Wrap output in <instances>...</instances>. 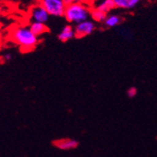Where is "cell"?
Wrapping results in <instances>:
<instances>
[{
	"label": "cell",
	"instance_id": "12",
	"mask_svg": "<svg viewBox=\"0 0 157 157\" xmlns=\"http://www.w3.org/2000/svg\"><path fill=\"white\" fill-rule=\"evenodd\" d=\"M107 14L99 10H96V9H91L90 10V17H91V20L95 23H104L105 17H106Z\"/></svg>",
	"mask_w": 157,
	"mask_h": 157
},
{
	"label": "cell",
	"instance_id": "17",
	"mask_svg": "<svg viewBox=\"0 0 157 157\" xmlns=\"http://www.w3.org/2000/svg\"><path fill=\"white\" fill-rule=\"evenodd\" d=\"M10 0H0V2H2V3H7V2H10Z\"/></svg>",
	"mask_w": 157,
	"mask_h": 157
},
{
	"label": "cell",
	"instance_id": "3",
	"mask_svg": "<svg viewBox=\"0 0 157 157\" xmlns=\"http://www.w3.org/2000/svg\"><path fill=\"white\" fill-rule=\"evenodd\" d=\"M39 4L44 7L50 16H63L66 5L63 0H39Z\"/></svg>",
	"mask_w": 157,
	"mask_h": 157
},
{
	"label": "cell",
	"instance_id": "15",
	"mask_svg": "<svg viewBox=\"0 0 157 157\" xmlns=\"http://www.w3.org/2000/svg\"><path fill=\"white\" fill-rule=\"evenodd\" d=\"M63 2H64V4H65L66 6H68V5H70V4L74 3V2H75V0H63Z\"/></svg>",
	"mask_w": 157,
	"mask_h": 157
},
{
	"label": "cell",
	"instance_id": "11",
	"mask_svg": "<svg viewBox=\"0 0 157 157\" xmlns=\"http://www.w3.org/2000/svg\"><path fill=\"white\" fill-rule=\"evenodd\" d=\"M30 30L37 36L40 37L42 34H44L48 32V27L46 24H42V23H38V22H31L30 25Z\"/></svg>",
	"mask_w": 157,
	"mask_h": 157
},
{
	"label": "cell",
	"instance_id": "16",
	"mask_svg": "<svg viewBox=\"0 0 157 157\" xmlns=\"http://www.w3.org/2000/svg\"><path fill=\"white\" fill-rule=\"evenodd\" d=\"M2 45H3V39H2L1 35H0V49L2 48Z\"/></svg>",
	"mask_w": 157,
	"mask_h": 157
},
{
	"label": "cell",
	"instance_id": "18",
	"mask_svg": "<svg viewBox=\"0 0 157 157\" xmlns=\"http://www.w3.org/2000/svg\"><path fill=\"white\" fill-rule=\"evenodd\" d=\"M0 30H1V25H0Z\"/></svg>",
	"mask_w": 157,
	"mask_h": 157
},
{
	"label": "cell",
	"instance_id": "14",
	"mask_svg": "<svg viewBox=\"0 0 157 157\" xmlns=\"http://www.w3.org/2000/svg\"><path fill=\"white\" fill-rule=\"evenodd\" d=\"M1 59L3 60V61H10L11 59H12V55L10 54V53H7V54H5L4 56H2V58H1Z\"/></svg>",
	"mask_w": 157,
	"mask_h": 157
},
{
	"label": "cell",
	"instance_id": "5",
	"mask_svg": "<svg viewBox=\"0 0 157 157\" xmlns=\"http://www.w3.org/2000/svg\"><path fill=\"white\" fill-rule=\"evenodd\" d=\"M74 29L76 38H83L92 34L96 29V25L95 22L88 19L79 24H76L75 26L74 27Z\"/></svg>",
	"mask_w": 157,
	"mask_h": 157
},
{
	"label": "cell",
	"instance_id": "7",
	"mask_svg": "<svg viewBox=\"0 0 157 157\" xmlns=\"http://www.w3.org/2000/svg\"><path fill=\"white\" fill-rule=\"evenodd\" d=\"M140 0H113L114 6L116 9L124 10H130L135 9Z\"/></svg>",
	"mask_w": 157,
	"mask_h": 157
},
{
	"label": "cell",
	"instance_id": "2",
	"mask_svg": "<svg viewBox=\"0 0 157 157\" xmlns=\"http://www.w3.org/2000/svg\"><path fill=\"white\" fill-rule=\"evenodd\" d=\"M91 8L83 2H74L66 6L63 16L71 24H79L88 20L90 16Z\"/></svg>",
	"mask_w": 157,
	"mask_h": 157
},
{
	"label": "cell",
	"instance_id": "4",
	"mask_svg": "<svg viewBox=\"0 0 157 157\" xmlns=\"http://www.w3.org/2000/svg\"><path fill=\"white\" fill-rule=\"evenodd\" d=\"M49 17H50L49 13L39 3L32 6L29 10V18L31 22L46 24L49 21Z\"/></svg>",
	"mask_w": 157,
	"mask_h": 157
},
{
	"label": "cell",
	"instance_id": "10",
	"mask_svg": "<svg viewBox=\"0 0 157 157\" xmlns=\"http://www.w3.org/2000/svg\"><path fill=\"white\" fill-rule=\"evenodd\" d=\"M121 21H122L121 17L118 15V14H107L103 24L105 27L112 28L119 25L121 23Z\"/></svg>",
	"mask_w": 157,
	"mask_h": 157
},
{
	"label": "cell",
	"instance_id": "9",
	"mask_svg": "<svg viewBox=\"0 0 157 157\" xmlns=\"http://www.w3.org/2000/svg\"><path fill=\"white\" fill-rule=\"evenodd\" d=\"M75 37V29L72 25H67L65 26L62 27V29L60 30V32L58 35V38L60 41H68L73 40Z\"/></svg>",
	"mask_w": 157,
	"mask_h": 157
},
{
	"label": "cell",
	"instance_id": "1",
	"mask_svg": "<svg viewBox=\"0 0 157 157\" xmlns=\"http://www.w3.org/2000/svg\"><path fill=\"white\" fill-rule=\"evenodd\" d=\"M9 38L13 44H17L23 52L33 50L39 44V37L30 30L29 26L23 25L12 26L9 33Z\"/></svg>",
	"mask_w": 157,
	"mask_h": 157
},
{
	"label": "cell",
	"instance_id": "8",
	"mask_svg": "<svg viewBox=\"0 0 157 157\" xmlns=\"http://www.w3.org/2000/svg\"><path fill=\"white\" fill-rule=\"evenodd\" d=\"M114 8H115V6H114L113 0H95L92 6V9L99 10L106 14Z\"/></svg>",
	"mask_w": 157,
	"mask_h": 157
},
{
	"label": "cell",
	"instance_id": "6",
	"mask_svg": "<svg viewBox=\"0 0 157 157\" xmlns=\"http://www.w3.org/2000/svg\"><path fill=\"white\" fill-rule=\"evenodd\" d=\"M53 145L60 151H71L76 149L79 145V142L73 138H61L55 140Z\"/></svg>",
	"mask_w": 157,
	"mask_h": 157
},
{
	"label": "cell",
	"instance_id": "13",
	"mask_svg": "<svg viewBox=\"0 0 157 157\" xmlns=\"http://www.w3.org/2000/svg\"><path fill=\"white\" fill-rule=\"evenodd\" d=\"M136 93H137V90L136 88H130L129 90H128V91H127L128 96L131 97V98L135 97L136 95Z\"/></svg>",
	"mask_w": 157,
	"mask_h": 157
}]
</instances>
